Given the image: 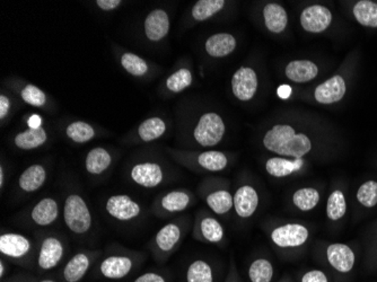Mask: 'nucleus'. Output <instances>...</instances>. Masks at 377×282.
I'll list each match as a JSON object with an SVG mask.
<instances>
[{"instance_id":"f257e3e1","label":"nucleus","mask_w":377,"mask_h":282,"mask_svg":"<svg viewBox=\"0 0 377 282\" xmlns=\"http://www.w3.org/2000/svg\"><path fill=\"white\" fill-rule=\"evenodd\" d=\"M318 140L314 130L296 121H280L265 129L262 147L273 155L287 158H305L316 154Z\"/></svg>"},{"instance_id":"f03ea898","label":"nucleus","mask_w":377,"mask_h":282,"mask_svg":"<svg viewBox=\"0 0 377 282\" xmlns=\"http://www.w3.org/2000/svg\"><path fill=\"white\" fill-rule=\"evenodd\" d=\"M192 225L193 221L191 218L182 216L162 226L147 244L152 259H155L158 264H165L172 257L173 254L180 250L186 237L190 231H192Z\"/></svg>"},{"instance_id":"7ed1b4c3","label":"nucleus","mask_w":377,"mask_h":282,"mask_svg":"<svg viewBox=\"0 0 377 282\" xmlns=\"http://www.w3.org/2000/svg\"><path fill=\"white\" fill-rule=\"evenodd\" d=\"M173 161L181 166L198 173H220L231 167L234 155L220 150H184L167 148Z\"/></svg>"},{"instance_id":"20e7f679","label":"nucleus","mask_w":377,"mask_h":282,"mask_svg":"<svg viewBox=\"0 0 377 282\" xmlns=\"http://www.w3.org/2000/svg\"><path fill=\"white\" fill-rule=\"evenodd\" d=\"M273 247L285 255L304 250L310 243L312 233L309 226L296 221H279L267 229Z\"/></svg>"},{"instance_id":"39448f33","label":"nucleus","mask_w":377,"mask_h":282,"mask_svg":"<svg viewBox=\"0 0 377 282\" xmlns=\"http://www.w3.org/2000/svg\"><path fill=\"white\" fill-rule=\"evenodd\" d=\"M197 195L218 217H227L233 210V192L229 180L226 178H205L198 186Z\"/></svg>"},{"instance_id":"423d86ee","label":"nucleus","mask_w":377,"mask_h":282,"mask_svg":"<svg viewBox=\"0 0 377 282\" xmlns=\"http://www.w3.org/2000/svg\"><path fill=\"white\" fill-rule=\"evenodd\" d=\"M318 259L324 266L338 278L354 274L357 264L355 248L346 243H324L318 247Z\"/></svg>"},{"instance_id":"0eeeda50","label":"nucleus","mask_w":377,"mask_h":282,"mask_svg":"<svg viewBox=\"0 0 377 282\" xmlns=\"http://www.w3.org/2000/svg\"><path fill=\"white\" fill-rule=\"evenodd\" d=\"M344 66L333 76L316 85L304 95V99L312 102L313 104L333 105L342 101L347 95L350 82V66Z\"/></svg>"},{"instance_id":"6e6552de","label":"nucleus","mask_w":377,"mask_h":282,"mask_svg":"<svg viewBox=\"0 0 377 282\" xmlns=\"http://www.w3.org/2000/svg\"><path fill=\"white\" fill-rule=\"evenodd\" d=\"M62 217L73 236L85 237L93 228V214L88 202L78 192H69L62 207Z\"/></svg>"},{"instance_id":"1a4fd4ad","label":"nucleus","mask_w":377,"mask_h":282,"mask_svg":"<svg viewBox=\"0 0 377 282\" xmlns=\"http://www.w3.org/2000/svg\"><path fill=\"white\" fill-rule=\"evenodd\" d=\"M226 133L225 120L215 111L203 112L190 130L192 142L201 148L218 146L225 138Z\"/></svg>"},{"instance_id":"9d476101","label":"nucleus","mask_w":377,"mask_h":282,"mask_svg":"<svg viewBox=\"0 0 377 282\" xmlns=\"http://www.w3.org/2000/svg\"><path fill=\"white\" fill-rule=\"evenodd\" d=\"M145 259V254L135 251H116L102 257L97 265V274L109 280L127 278Z\"/></svg>"},{"instance_id":"9b49d317","label":"nucleus","mask_w":377,"mask_h":282,"mask_svg":"<svg viewBox=\"0 0 377 282\" xmlns=\"http://www.w3.org/2000/svg\"><path fill=\"white\" fill-rule=\"evenodd\" d=\"M0 253L14 263L28 266L37 262V246L25 235L6 231L0 236Z\"/></svg>"},{"instance_id":"f8f14e48","label":"nucleus","mask_w":377,"mask_h":282,"mask_svg":"<svg viewBox=\"0 0 377 282\" xmlns=\"http://www.w3.org/2000/svg\"><path fill=\"white\" fill-rule=\"evenodd\" d=\"M167 165L157 159H141L130 165L128 178L143 189L152 190L167 183L169 176Z\"/></svg>"},{"instance_id":"ddd939ff","label":"nucleus","mask_w":377,"mask_h":282,"mask_svg":"<svg viewBox=\"0 0 377 282\" xmlns=\"http://www.w3.org/2000/svg\"><path fill=\"white\" fill-rule=\"evenodd\" d=\"M192 238L210 245L222 246L226 240V228L216 214L200 209L192 225Z\"/></svg>"},{"instance_id":"4468645a","label":"nucleus","mask_w":377,"mask_h":282,"mask_svg":"<svg viewBox=\"0 0 377 282\" xmlns=\"http://www.w3.org/2000/svg\"><path fill=\"white\" fill-rule=\"evenodd\" d=\"M197 197L188 189H174L158 195L152 203V212L158 218H167L186 212L196 204Z\"/></svg>"},{"instance_id":"2eb2a0df","label":"nucleus","mask_w":377,"mask_h":282,"mask_svg":"<svg viewBox=\"0 0 377 282\" xmlns=\"http://www.w3.org/2000/svg\"><path fill=\"white\" fill-rule=\"evenodd\" d=\"M67 243L58 234H47L41 237L37 245V268L41 272L54 270L65 259Z\"/></svg>"},{"instance_id":"dca6fc26","label":"nucleus","mask_w":377,"mask_h":282,"mask_svg":"<svg viewBox=\"0 0 377 282\" xmlns=\"http://www.w3.org/2000/svg\"><path fill=\"white\" fill-rule=\"evenodd\" d=\"M234 97L242 103L253 101L259 90V75L252 66H241L231 78Z\"/></svg>"},{"instance_id":"f3484780","label":"nucleus","mask_w":377,"mask_h":282,"mask_svg":"<svg viewBox=\"0 0 377 282\" xmlns=\"http://www.w3.org/2000/svg\"><path fill=\"white\" fill-rule=\"evenodd\" d=\"M104 208L105 212L112 219L120 223H131L144 214V208L140 203L128 195H111L105 201Z\"/></svg>"},{"instance_id":"a211bd4d","label":"nucleus","mask_w":377,"mask_h":282,"mask_svg":"<svg viewBox=\"0 0 377 282\" xmlns=\"http://www.w3.org/2000/svg\"><path fill=\"white\" fill-rule=\"evenodd\" d=\"M310 166V163L305 158H287L282 156L267 158L263 164L265 173L276 180H285L304 174Z\"/></svg>"},{"instance_id":"6ab92c4d","label":"nucleus","mask_w":377,"mask_h":282,"mask_svg":"<svg viewBox=\"0 0 377 282\" xmlns=\"http://www.w3.org/2000/svg\"><path fill=\"white\" fill-rule=\"evenodd\" d=\"M4 84L6 88H8L11 93L17 96L26 105L35 107V109H41V110L49 109L51 105L48 94L37 87V85L18 78L6 79Z\"/></svg>"},{"instance_id":"aec40b11","label":"nucleus","mask_w":377,"mask_h":282,"mask_svg":"<svg viewBox=\"0 0 377 282\" xmlns=\"http://www.w3.org/2000/svg\"><path fill=\"white\" fill-rule=\"evenodd\" d=\"M234 214L239 220L253 217L260 206L259 191L251 182H241L233 193Z\"/></svg>"},{"instance_id":"412c9836","label":"nucleus","mask_w":377,"mask_h":282,"mask_svg":"<svg viewBox=\"0 0 377 282\" xmlns=\"http://www.w3.org/2000/svg\"><path fill=\"white\" fill-rule=\"evenodd\" d=\"M102 252L96 250H82L68 259L61 271L64 282H82L94 263L101 257Z\"/></svg>"},{"instance_id":"4be33fe9","label":"nucleus","mask_w":377,"mask_h":282,"mask_svg":"<svg viewBox=\"0 0 377 282\" xmlns=\"http://www.w3.org/2000/svg\"><path fill=\"white\" fill-rule=\"evenodd\" d=\"M331 9L321 4H312L301 9L299 24L303 31L310 34H322L333 25Z\"/></svg>"},{"instance_id":"5701e85b","label":"nucleus","mask_w":377,"mask_h":282,"mask_svg":"<svg viewBox=\"0 0 377 282\" xmlns=\"http://www.w3.org/2000/svg\"><path fill=\"white\" fill-rule=\"evenodd\" d=\"M169 133V123L162 116L145 118L127 135L126 141L131 144H150L161 140Z\"/></svg>"},{"instance_id":"b1692460","label":"nucleus","mask_w":377,"mask_h":282,"mask_svg":"<svg viewBox=\"0 0 377 282\" xmlns=\"http://www.w3.org/2000/svg\"><path fill=\"white\" fill-rule=\"evenodd\" d=\"M60 206L56 199L44 197L28 210V221L40 228L50 227L59 219Z\"/></svg>"},{"instance_id":"393cba45","label":"nucleus","mask_w":377,"mask_h":282,"mask_svg":"<svg viewBox=\"0 0 377 282\" xmlns=\"http://www.w3.org/2000/svg\"><path fill=\"white\" fill-rule=\"evenodd\" d=\"M144 35L150 43H160L167 39L171 31V18L163 8H155L146 15L143 24Z\"/></svg>"},{"instance_id":"a878e982","label":"nucleus","mask_w":377,"mask_h":282,"mask_svg":"<svg viewBox=\"0 0 377 282\" xmlns=\"http://www.w3.org/2000/svg\"><path fill=\"white\" fill-rule=\"evenodd\" d=\"M260 18L265 31L273 35H282L287 31L289 26L287 9L285 8L282 4L275 1L265 3L262 6Z\"/></svg>"},{"instance_id":"bb28decb","label":"nucleus","mask_w":377,"mask_h":282,"mask_svg":"<svg viewBox=\"0 0 377 282\" xmlns=\"http://www.w3.org/2000/svg\"><path fill=\"white\" fill-rule=\"evenodd\" d=\"M285 77L294 84H307L318 78L320 67L309 59H295L285 66Z\"/></svg>"},{"instance_id":"cd10ccee","label":"nucleus","mask_w":377,"mask_h":282,"mask_svg":"<svg viewBox=\"0 0 377 282\" xmlns=\"http://www.w3.org/2000/svg\"><path fill=\"white\" fill-rule=\"evenodd\" d=\"M205 54L214 59L227 58L235 52L237 48V39L235 35L227 32L211 34L205 41Z\"/></svg>"},{"instance_id":"c85d7f7f","label":"nucleus","mask_w":377,"mask_h":282,"mask_svg":"<svg viewBox=\"0 0 377 282\" xmlns=\"http://www.w3.org/2000/svg\"><path fill=\"white\" fill-rule=\"evenodd\" d=\"M48 176V168L44 164H32L20 173L18 182H17L18 189L25 195L35 193L45 185Z\"/></svg>"},{"instance_id":"c756f323","label":"nucleus","mask_w":377,"mask_h":282,"mask_svg":"<svg viewBox=\"0 0 377 282\" xmlns=\"http://www.w3.org/2000/svg\"><path fill=\"white\" fill-rule=\"evenodd\" d=\"M113 161L114 158L110 150L104 147H94L85 156V171L92 176H100L111 168Z\"/></svg>"},{"instance_id":"7c9ffc66","label":"nucleus","mask_w":377,"mask_h":282,"mask_svg":"<svg viewBox=\"0 0 377 282\" xmlns=\"http://www.w3.org/2000/svg\"><path fill=\"white\" fill-rule=\"evenodd\" d=\"M49 141V133L43 125L28 127L20 133H17L13 138V144L17 149L35 150L44 146Z\"/></svg>"},{"instance_id":"2f4dec72","label":"nucleus","mask_w":377,"mask_h":282,"mask_svg":"<svg viewBox=\"0 0 377 282\" xmlns=\"http://www.w3.org/2000/svg\"><path fill=\"white\" fill-rule=\"evenodd\" d=\"M321 191L316 186L299 188L290 195V204L301 212H313L321 202Z\"/></svg>"},{"instance_id":"473e14b6","label":"nucleus","mask_w":377,"mask_h":282,"mask_svg":"<svg viewBox=\"0 0 377 282\" xmlns=\"http://www.w3.org/2000/svg\"><path fill=\"white\" fill-rule=\"evenodd\" d=\"M348 212V200L346 191L341 186H335L328 197L325 214L331 223H339Z\"/></svg>"},{"instance_id":"72a5a7b5","label":"nucleus","mask_w":377,"mask_h":282,"mask_svg":"<svg viewBox=\"0 0 377 282\" xmlns=\"http://www.w3.org/2000/svg\"><path fill=\"white\" fill-rule=\"evenodd\" d=\"M119 62L124 71L137 78H144L152 73L150 62L130 51H122L121 54H119Z\"/></svg>"},{"instance_id":"f704fd0d","label":"nucleus","mask_w":377,"mask_h":282,"mask_svg":"<svg viewBox=\"0 0 377 282\" xmlns=\"http://www.w3.org/2000/svg\"><path fill=\"white\" fill-rule=\"evenodd\" d=\"M225 0H199L194 3L190 11V17L193 23H203L213 20L220 14L227 6Z\"/></svg>"},{"instance_id":"c9c22d12","label":"nucleus","mask_w":377,"mask_h":282,"mask_svg":"<svg viewBox=\"0 0 377 282\" xmlns=\"http://www.w3.org/2000/svg\"><path fill=\"white\" fill-rule=\"evenodd\" d=\"M193 73L188 66L179 67L164 80V90L169 94H180L193 84Z\"/></svg>"},{"instance_id":"e433bc0d","label":"nucleus","mask_w":377,"mask_h":282,"mask_svg":"<svg viewBox=\"0 0 377 282\" xmlns=\"http://www.w3.org/2000/svg\"><path fill=\"white\" fill-rule=\"evenodd\" d=\"M64 133L68 140L73 144L84 145L96 138L97 129L88 122L75 120L66 125Z\"/></svg>"},{"instance_id":"4c0bfd02","label":"nucleus","mask_w":377,"mask_h":282,"mask_svg":"<svg viewBox=\"0 0 377 282\" xmlns=\"http://www.w3.org/2000/svg\"><path fill=\"white\" fill-rule=\"evenodd\" d=\"M352 15L359 25L366 28H377V1H356L352 5Z\"/></svg>"},{"instance_id":"58836bf2","label":"nucleus","mask_w":377,"mask_h":282,"mask_svg":"<svg viewBox=\"0 0 377 282\" xmlns=\"http://www.w3.org/2000/svg\"><path fill=\"white\" fill-rule=\"evenodd\" d=\"M275 276H276L275 265L268 257H256L249 264V282H273Z\"/></svg>"},{"instance_id":"ea45409f","label":"nucleus","mask_w":377,"mask_h":282,"mask_svg":"<svg viewBox=\"0 0 377 282\" xmlns=\"http://www.w3.org/2000/svg\"><path fill=\"white\" fill-rule=\"evenodd\" d=\"M213 265L203 259H196L186 270V282H215Z\"/></svg>"},{"instance_id":"a19ab883","label":"nucleus","mask_w":377,"mask_h":282,"mask_svg":"<svg viewBox=\"0 0 377 282\" xmlns=\"http://www.w3.org/2000/svg\"><path fill=\"white\" fill-rule=\"evenodd\" d=\"M356 200L364 209H373L377 206V180H367L356 191Z\"/></svg>"},{"instance_id":"79ce46f5","label":"nucleus","mask_w":377,"mask_h":282,"mask_svg":"<svg viewBox=\"0 0 377 282\" xmlns=\"http://www.w3.org/2000/svg\"><path fill=\"white\" fill-rule=\"evenodd\" d=\"M299 282H331V278L325 270L310 269L301 274Z\"/></svg>"},{"instance_id":"37998d69","label":"nucleus","mask_w":377,"mask_h":282,"mask_svg":"<svg viewBox=\"0 0 377 282\" xmlns=\"http://www.w3.org/2000/svg\"><path fill=\"white\" fill-rule=\"evenodd\" d=\"M13 107H14V102L11 99V96L1 92L0 94V121L1 123H4L6 120H8Z\"/></svg>"},{"instance_id":"c03bdc74","label":"nucleus","mask_w":377,"mask_h":282,"mask_svg":"<svg viewBox=\"0 0 377 282\" xmlns=\"http://www.w3.org/2000/svg\"><path fill=\"white\" fill-rule=\"evenodd\" d=\"M133 282H169V278L160 271H148L137 276Z\"/></svg>"},{"instance_id":"a18cd8bd","label":"nucleus","mask_w":377,"mask_h":282,"mask_svg":"<svg viewBox=\"0 0 377 282\" xmlns=\"http://www.w3.org/2000/svg\"><path fill=\"white\" fill-rule=\"evenodd\" d=\"M225 282H242L241 276H239V270H237V262H235V257L232 254L229 257V265H228L227 274H226Z\"/></svg>"},{"instance_id":"49530a36","label":"nucleus","mask_w":377,"mask_h":282,"mask_svg":"<svg viewBox=\"0 0 377 282\" xmlns=\"http://www.w3.org/2000/svg\"><path fill=\"white\" fill-rule=\"evenodd\" d=\"M124 1L122 0H97L95 1V6L100 11H116V9L122 6Z\"/></svg>"},{"instance_id":"de8ad7c7","label":"nucleus","mask_w":377,"mask_h":282,"mask_svg":"<svg viewBox=\"0 0 377 282\" xmlns=\"http://www.w3.org/2000/svg\"><path fill=\"white\" fill-rule=\"evenodd\" d=\"M367 264L372 268H377V226L373 236L372 246L367 255Z\"/></svg>"},{"instance_id":"09e8293b","label":"nucleus","mask_w":377,"mask_h":282,"mask_svg":"<svg viewBox=\"0 0 377 282\" xmlns=\"http://www.w3.org/2000/svg\"><path fill=\"white\" fill-rule=\"evenodd\" d=\"M5 167H4L3 164L0 165V189L3 190L4 186H5Z\"/></svg>"},{"instance_id":"8fccbe9b","label":"nucleus","mask_w":377,"mask_h":282,"mask_svg":"<svg viewBox=\"0 0 377 282\" xmlns=\"http://www.w3.org/2000/svg\"><path fill=\"white\" fill-rule=\"evenodd\" d=\"M6 271H7V265H6L5 259H0V279H4L6 276Z\"/></svg>"},{"instance_id":"3c124183","label":"nucleus","mask_w":377,"mask_h":282,"mask_svg":"<svg viewBox=\"0 0 377 282\" xmlns=\"http://www.w3.org/2000/svg\"><path fill=\"white\" fill-rule=\"evenodd\" d=\"M277 282H295L294 281L293 278L290 276H282V279L278 280Z\"/></svg>"},{"instance_id":"603ef678","label":"nucleus","mask_w":377,"mask_h":282,"mask_svg":"<svg viewBox=\"0 0 377 282\" xmlns=\"http://www.w3.org/2000/svg\"><path fill=\"white\" fill-rule=\"evenodd\" d=\"M37 282H58V281H56V280H54V279H42V280H40V281H37Z\"/></svg>"},{"instance_id":"864d4df0","label":"nucleus","mask_w":377,"mask_h":282,"mask_svg":"<svg viewBox=\"0 0 377 282\" xmlns=\"http://www.w3.org/2000/svg\"><path fill=\"white\" fill-rule=\"evenodd\" d=\"M9 282H31V281H28V280L23 279V280H13V281H9Z\"/></svg>"}]
</instances>
